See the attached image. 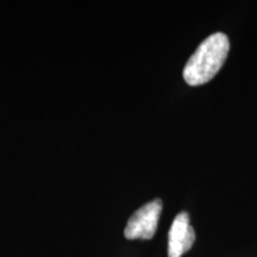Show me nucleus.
I'll return each instance as SVG.
<instances>
[{
	"mask_svg": "<svg viewBox=\"0 0 257 257\" xmlns=\"http://www.w3.org/2000/svg\"><path fill=\"white\" fill-rule=\"evenodd\" d=\"M195 232L187 212H180L173 221L168 234V257H181L193 246Z\"/></svg>",
	"mask_w": 257,
	"mask_h": 257,
	"instance_id": "7ed1b4c3",
	"label": "nucleus"
},
{
	"mask_svg": "<svg viewBox=\"0 0 257 257\" xmlns=\"http://www.w3.org/2000/svg\"><path fill=\"white\" fill-rule=\"evenodd\" d=\"M230 41L223 32H216L199 44L184 68L189 86L204 85L216 76L229 55Z\"/></svg>",
	"mask_w": 257,
	"mask_h": 257,
	"instance_id": "f257e3e1",
	"label": "nucleus"
},
{
	"mask_svg": "<svg viewBox=\"0 0 257 257\" xmlns=\"http://www.w3.org/2000/svg\"><path fill=\"white\" fill-rule=\"evenodd\" d=\"M162 208L161 199H155L138 208L128 219L124 236L127 239H152L157 230Z\"/></svg>",
	"mask_w": 257,
	"mask_h": 257,
	"instance_id": "f03ea898",
	"label": "nucleus"
}]
</instances>
